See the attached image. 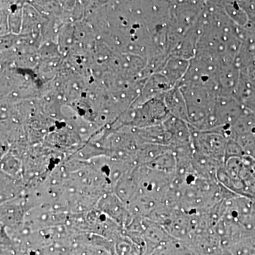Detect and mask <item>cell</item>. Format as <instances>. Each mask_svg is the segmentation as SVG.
Wrapping results in <instances>:
<instances>
[{
    "instance_id": "6da1fadb",
    "label": "cell",
    "mask_w": 255,
    "mask_h": 255,
    "mask_svg": "<svg viewBox=\"0 0 255 255\" xmlns=\"http://www.w3.org/2000/svg\"><path fill=\"white\" fill-rule=\"evenodd\" d=\"M164 101L171 116L188 124L187 103L179 87H174L164 93Z\"/></svg>"
},
{
    "instance_id": "7a4b0ae2",
    "label": "cell",
    "mask_w": 255,
    "mask_h": 255,
    "mask_svg": "<svg viewBox=\"0 0 255 255\" xmlns=\"http://www.w3.org/2000/svg\"><path fill=\"white\" fill-rule=\"evenodd\" d=\"M189 63H190V60H184L170 55L168 60L164 64L163 68L159 72L163 74L172 85L177 86L187 73Z\"/></svg>"
}]
</instances>
